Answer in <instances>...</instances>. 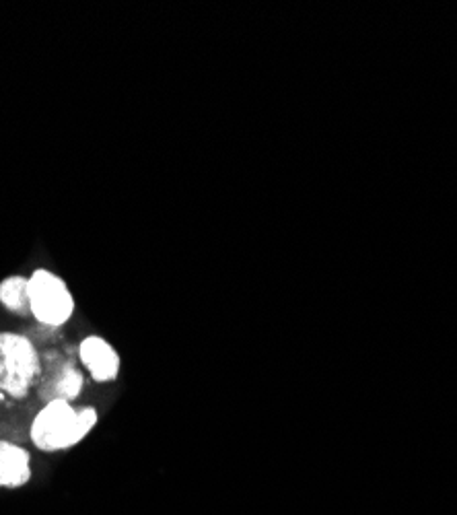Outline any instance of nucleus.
I'll return each instance as SVG.
<instances>
[{
  "label": "nucleus",
  "instance_id": "f257e3e1",
  "mask_svg": "<svg viewBox=\"0 0 457 515\" xmlns=\"http://www.w3.org/2000/svg\"><path fill=\"white\" fill-rule=\"evenodd\" d=\"M99 412L95 406H73L66 400L46 402L29 427L31 443L44 454L73 450L97 427Z\"/></svg>",
  "mask_w": 457,
  "mask_h": 515
},
{
  "label": "nucleus",
  "instance_id": "f03ea898",
  "mask_svg": "<svg viewBox=\"0 0 457 515\" xmlns=\"http://www.w3.org/2000/svg\"><path fill=\"white\" fill-rule=\"evenodd\" d=\"M44 371L42 355L35 342L19 332H0V394L25 398Z\"/></svg>",
  "mask_w": 457,
  "mask_h": 515
},
{
  "label": "nucleus",
  "instance_id": "7ed1b4c3",
  "mask_svg": "<svg viewBox=\"0 0 457 515\" xmlns=\"http://www.w3.org/2000/svg\"><path fill=\"white\" fill-rule=\"evenodd\" d=\"M29 307L38 324L62 328L75 316L77 303L60 274L48 268H35L29 277Z\"/></svg>",
  "mask_w": 457,
  "mask_h": 515
},
{
  "label": "nucleus",
  "instance_id": "20e7f679",
  "mask_svg": "<svg viewBox=\"0 0 457 515\" xmlns=\"http://www.w3.org/2000/svg\"><path fill=\"white\" fill-rule=\"evenodd\" d=\"M77 357L95 384H114L122 369V359L108 338L89 334L77 347Z\"/></svg>",
  "mask_w": 457,
  "mask_h": 515
},
{
  "label": "nucleus",
  "instance_id": "39448f33",
  "mask_svg": "<svg viewBox=\"0 0 457 515\" xmlns=\"http://www.w3.org/2000/svg\"><path fill=\"white\" fill-rule=\"evenodd\" d=\"M52 371L44 375L40 396L44 398V404L50 400H66L75 402L85 388V377L83 371L77 369L75 363L60 361L58 365L50 367Z\"/></svg>",
  "mask_w": 457,
  "mask_h": 515
},
{
  "label": "nucleus",
  "instance_id": "423d86ee",
  "mask_svg": "<svg viewBox=\"0 0 457 515\" xmlns=\"http://www.w3.org/2000/svg\"><path fill=\"white\" fill-rule=\"evenodd\" d=\"M33 478L31 454L19 443L0 439V489H23Z\"/></svg>",
  "mask_w": 457,
  "mask_h": 515
},
{
  "label": "nucleus",
  "instance_id": "0eeeda50",
  "mask_svg": "<svg viewBox=\"0 0 457 515\" xmlns=\"http://www.w3.org/2000/svg\"><path fill=\"white\" fill-rule=\"evenodd\" d=\"M0 305L15 316H21V318L31 316L29 277H23V274H11V277L0 281Z\"/></svg>",
  "mask_w": 457,
  "mask_h": 515
}]
</instances>
